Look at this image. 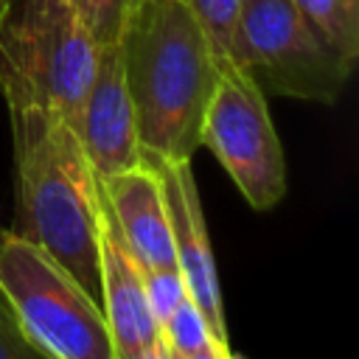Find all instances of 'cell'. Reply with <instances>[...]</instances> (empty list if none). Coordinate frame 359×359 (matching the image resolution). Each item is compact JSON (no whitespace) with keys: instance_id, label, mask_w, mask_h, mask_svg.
<instances>
[{"instance_id":"obj_1","label":"cell","mask_w":359,"mask_h":359,"mask_svg":"<svg viewBox=\"0 0 359 359\" xmlns=\"http://www.w3.org/2000/svg\"><path fill=\"white\" fill-rule=\"evenodd\" d=\"M140 157L191 160L222 62L182 0H137L121 34Z\"/></svg>"},{"instance_id":"obj_2","label":"cell","mask_w":359,"mask_h":359,"mask_svg":"<svg viewBox=\"0 0 359 359\" xmlns=\"http://www.w3.org/2000/svg\"><path fill=\"white\" fill-rule=\"evenodd\" d=\"M14 135V233L42 247L98 297L101 182L79 135L48 112H8Z\"/></svg>"},{"instance_id":"obj_3","label":"cell","mask_w":359,"mask_h":359,"mask_svg":"<svg viewBox=\"0 0 359 359\" xmlns=\"http://www.w3.org/2000/svg\"><path fill=\"white\" fill-rule=\"evenodd\" d=\"M98 42L76 3L8 0L0 25V93L8 112H48L76 135Z\"/></svg>"},{"instance_id":"obj_4","label":"cell","mask_w":359,"mask_h":359,"mask_svg":"<svg viewBox=\"0 0 359 359\" xmlns=\"http://www.w3.org/2000/svg\"><path fill=\"white\" fill-rule=\"evenodd\" d=\"M0 294L45 359H115L101 303L14 230H0Z\"/></svg>"},{"instance_id":"obj_5","label":"cell","mask_w":359,"mask_h":359,"mask_svg":"<svg viewBox=\"0 0 359 359\" xmlns=\"http://www.w3.org/2000/svg\"><path fill=\"white\" fill-rule=\"evenodd\" d=\"M230 62L269 95L317 104H334L353 73L292 0H241Z\"/></svg>"},{"instance_id":"obj_6","label":"cell","mask_w":359,"mask_h":359,"mask_svg":"<svg viewBox=\"0 0 359 359\" xmlns=\"http://www.w3.org/2000/svg\"><path fill=\"white\" fill-rule=\"evenodd\" d=\"M199 146L222 163L252 210H272L283 199L286 160L269 118L266 93L233 62H222L202 118Z\"/></svg>"},{"instance_id":"obj_7","label":"cell","mask_w":359,"mask_h":359,"mask_svg":"<svg viewBox=\"0 0 359 359\" xmlns=\"http://www.w3.org/2000/svg\"><path fill=\"white\" fill-rule=\"evenodd\" d=\"M140 160L149 163L160 177L168 227H171L174 258H177V269L182 272L185 289L194 297V303L199 306V311L208 320L216 339L227 342L222 289H219L216 261H213L210 236H208L196 180L191 171V160H160V157H140Z\"/></svg>"},{"instance_id":"obj_8","label":"cell","mask_w":359,"mask_h":359,"mask_svg":"<svg viewBox=\"0 0 359 359\" xmlns=\"http://www.w3.org/2000/svg\"><path fill=\"white\" fill-rule=\"evenodd\" d=\"M79 140L98 180L129 171L140 163V143L123 73L121 42L98 45V65L84 98Z\"/></svg>"},{"instance_id":"obj_9","label":"cell","mask_w":359,"mask_h":359,"mask_svg":"<svg viewBox=\"0 0 359 359\" xmlns=\"http://www.w3.org/2000/svg\"><path fill=\"white\" fill-rule=\"evenodd\" d=\"M98 297L112 334L115 359H132L160 339V328L146 297L143 266L123 241L104 196L98 233Z\"/></svg>"},{"instance_id":"obj_10","label":"cell","mask_w":359,"mask_h":359,"mask_svg":"<svg viewBox=\"0 0 359 359\" xmlns=\"http://www.w3.org/2000/svg\"><path fill=\"white\" fill-rule=\"evenodd\" d=\"M98 182H101V196L123 241L135 252L137 264L143 269L177 266L163 185L157 171L140 160L135 168L104 177Z\"/></svg>"},{"instance_id":"obj_11","label":"cell","mask_w":359,"mask_h":359,"mask_svg":"<svg viewBox=\"0 0 359 359\" xmlns=\"http://www.w3.org/2000/svg\"><path fill=\"white\" fill-rule=\"evenodd\" d=\"M325 45L353 70L359 59V0H292Z\"/></svg>"},{"instance_id":"obj_12","label":"cell","mask_w":359,"mask_h":359,"mask_svg":"<svg viewBox=\"0 0 359 359\" xmlns=\"http://www.w3.org/2000/svg\"><path fill=\"white\" fill-rule=\"evenodd\" d=\"M160 337H163L168 353L177 356V359L191 356V353H196V351H202L213 342H222L210 331L208 320L202 317V311H199V306L194 303L191 294H185L180 300V306L168 314V320L160 325Z\"/></svg>"},{"instance_id":"obj_13","label":"cell","mask_w":359,"mask_h":359,"mask_svg":"<svg viewBox=\"0 0 359 359\" xmlns=\"http://www.w3.org/2000/svg\"><path fill=\"white\" fill-rule=\"evenodd\" d=\"M188 11L196 17V22L205 28L216 59L230 62V45H233V28L238 17L241 0H182Z\"/></svg>"},{"instance_id":"obj_14","label":"cell","mask_w":359,"mask_h":359,"mask_svg":"<svg viewBox=\"0 0 359 359\" xmlns=\"http://www.w3.org/2000/svg\"><path fill=\"white\" fill-rule=\"evenodd\" d=\"M73 3L98 45L121 39L126 17L132 11V0H73Z\"/></svg>"},{"instance_id":"obj_15","label":"cell","mask_w":359,"mask_h":359,"mask_svg":"<svg viewBox=\"0 0 359 359\" xmlns=\"http://www.w3.org/2000/svg\"><path fill=\"white\" fill-rule=\"evenodd\" d=\"M143 283H146V297H149V309L151 317L157 323V328L168 320V314L180 306V300L188 294L182 272L177 266L168 269H143Z\"/></svg>"},{"instance_id":"obj_16","label":"cell","mask_w":359,"mask_h":359,"mask_svg":"<svg viewBox=\"0 0 359 359\" xmlns=\"http://www.w3.org/2000/svg\"><path fill=\"white\" fill-rule=\"evenodd\" d=\"M0 359H45L31 342L28 337L20 331L8 303L0 294Z\"/></svg>"},{"instance_id":"obj_17","label":"cell","mask_w":359,"mask_h":359,"mask_svg":"<svg viewBox=\"0 0 359 359\" xmlns=\"http://www.w3.org/2000/svg\"><path fill=\"white\" fill-rule=\"evenodd\" d=\"M171 359H177V356H171ZM180 359H244V356L233 353L230 351V342H213V345H208V348H202V351H196L191 356H180Z\"/></svg>"},{"instance_id":"obj_18","label":"cell","mask_w":359,"mask_h":359,"mask_svg":"<svg viewBox=\"0 0 359 359\" xmlns=\"http://www.w3.org/2000/svg\"><path fill=\"white\" fill-rule=\"evenodd\" d=\"M132 359H171V356H168V348H165V342H163V337H160L157 342H151L146 351H140V353L132 356Z\"/></svg>"},{"instance_id":"obj_19","label":"cell","mask_w":359,"mask_h":359,"mask_svg":"<svg viewBox=\"0 0 359 359\" xmlns=\"http://www.w3.org/2000/svg\"><path fill=\"white\" fill-rule=\"evenodd\" d=\"M6 14H8V0H0V25H3Z\"/></svg>"},{"instance_id":"obj_20","label":"cell","mask_w":359,"mask_h":359,"mask_svg":"<svg viewBox=\"0 0 359 359\" xmlns=\"http://www.w3.org/2000/svg\"><path fill=\"white\" fill-rule=\"evenodd\" d=\"M42 3H73V0H42Z\"/></svg>"},{"instance_id":"obj_21","label":"cell","mask_w":359,"mask_h":359,"mask_svg":"<svg viewBox=\"0 0 359 359\" xmlns=\"http://www.w3.org/2000/svg\"><path fill=\"white\" fill-rule=\"evenodd\" d=\"M135 3H137V0H132V6H135Z\"/></svg>"}]
</instances>
